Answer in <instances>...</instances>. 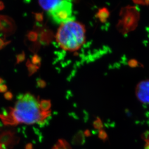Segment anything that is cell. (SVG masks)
I'll return each instance as SVG.
<instances>
[{
  "label": "cell",
  "instance_id": "1",
  "mask_svg": "<svg viewBox=\"0 0 149 149\" xmlns=\"http://www.w3.org/2000/svg\"><path fill=\"white\" fill-rule=\"evenodd\" d=\"M51 114V111L43 106L39 100L30 93L20 94L17 97L15 107L6 114L0 116L6 125H28L43 122Z\"/></svg>",
  "mask_w": 149,
  "mask_h": 149
},
{
  "label": "cell",
  "instance_id": "2",
  "mask_svg": "<svg viewBox=\"0 0 149 149\" xmlns=\"http://www.w3.org/2000/svg\"><path fill=\"white\" fill-rule=\"evenodd\" d=\"M86 30L82 23L74 20L60 24L56 40L60 48L73 52L80 49L85 42Z\"/></svg>",
  "mask_w": 149,
  "mask_h": 149
},
{
  "label": "cell",
  "instance_id": "3",
  "mask_svg": "<svg viewBox=\"0 0 149 149\" xmlns=\"http://www.w3.org/2000/svg\"><path fill=\"white\" fill-rule=\"evenodd\" d=\"M121 19L118 24V29L121 33L127 34L133 31L138 26L139 19V9L136 6H127L121 12Z\"/></svg>",
  "mask_w": 149,
  "mask_h": 149
},
{
  "label": "cell",
  "instance_id": "4",
  "mask_svg": "<svg viewBox=\"0 0 149 149\" xmlns=\"http://www.w3.org/2000/svg\"><path fill=\"white\" fill-rule=\"evenodd\" d=\"M48 12L51 19L57 24H62L74 20L73 16V3L70 1H58Z\"/></svg>",
  "mask_w": 149,
  "mask_h": 149
},
{
  "label": "cell",
  "instance_id": "5",
  "mask_svg": "<svg viewBox=\"0 0 149 149\" xmlns=\"http://www.w3.org/2000/svg\"><path fill=\"white\" fill-rule=\"evenodd\" d=\"M17 29L15 22L11 17L0 15V34L8 37L15 33Z\"/></svg>",
  "mask_w": 149,
  "mask_h": 149
},
{
  "label": "cell",
  "instance_id": "6",
  "mask_svg": "<svg viewBox=\"0 0 149 149\" xmlns=\"http://www.w3.org/2000/svg\"><path fill=\"white\" fill-rule=\"evenodd\" d=\"M136 97L141 102L149 104V80L139 82L136 89Z\"/></svg>",
  "mask_w": 149,
  "mask_h": 149
},
{
  "label": "cell",
  "instance_id": "7",
  "mask_svg": "<svg viewBox=\"0 0 149 149\" xmlns=\"http://www.w3.org/2000/svg\"><path fill=\"white\" fill-rule=\"evenodd\" d=\"M17 139L13 131H4L0 134V144L12 147L17 142Z\"/></svg>",
  "mask_w": 149,
  "mask_h": 149
},
{
  "label": "cell",
  "instance_id": "8",
  "mask_svg": "<svg viewBox=\"0 0 149 149\" xmlns=\"http://www.w3.org/2000/svg\"><path fill=\"white\" fill-rule=\"evenodd\" d=\"M110 16V13L106 8H103L99 10L97 14V17L100 21L104 22Z\"/></svg>",
  "mask_w": 149,
  "mask_h": 149
},
{
  "label": "cell",
  "instance_id": "9",
  "mask_svg": "<svg viewBox=\"0 0 149 149\" xmlns=\"http://www.w3.org/2000/svg\"><path fill=\"white\" fill-rule=\"evenodd\" d=\"M51 149H72L66 141L60 139Z\"/></svg>",
  "mask_w": 149,
  "mask_h": 149
},
{
  "label": "cell",
  "instance_id": "10",
  "mask_svg": "<svg viewBox=\"0 0 149 149\" xmlns=\"http://www.w3.org/2000/svg\"><path fill=\"white\" fill-rule=\"evenodd\" d=\"M128 65L130 67L136 68L138 67H143V65H141V64L139 63L138 61L136 59H130L128 61Z\"/></svg>",
  "mask_w": 149,
  "mask_h": 149
},
{
  "label": "cell",
  "instance_id": "11",
  "mask_svg": "<svg viewBox=\"0 0 149 149\" xmlns=\"http://www.w3.org/2000/svg\"><path fill=\"white\" fill-rule=\"evenodd\" d=\"M27 66L28 68L29 72L30 75L32 74L34 72L36 71L37 70V67L35 65H33L32 64L30 63V62H29L27 63Z\"/></svg>",
  "mask_w": 149,
  "mask_h": 149
},
{
  "label": "cell",
  "instance_id": "12",
  "mask_svg": "<svg viewBox=\"0 0 149 149\" xmlns=\"http://www.w3.org/2000/svg\"><path fill=\"white\" fill-rule=\"evenodd\" d=\"M25 59V54L22 52L17 56V63H20V62H22Z\"/></svg>",
  "mask_w": 149,
  "mask_h": 149
},
{
  "label": "cell",
  "instance_id": "13",
  "mask_svg": "<svg viewBox=\"0 0 149 149\" xmlns=\"http://www.w3.org/2000/svg\"><path fill=\"white\" fill-rule=\"evenodd\" d=\"M133 3L135 4H138V5L149 6V0H146V1H134Z\"/></svg>",
  "mask_w": 149,
  "mask_h": 149
},
{
  "label": "cell",
  "instance_id": "14",
  "mask_svg": "<svg viewBox=\"0 0 149 149\" xmlns=\"http://www.w3.org/2000/svg\"><path fill=\"white\" fill-rule=\"evenodd\" d=\"M4 97L7 100H11L13 99V94L10 91H7L4 93Z\"/></svg>",
  "mask_w": 149,
  "mask_h": 149
},
{
  "label": "cell",
  "instance_id": "15",
  "mask_svg": "<svg viewBox=\"0 0 149 149\" xmlns=\"http://www.w3.org/2000/svg\"><path fill=\"white\" fill-rule=\"evenodd\" d=\"M10 42V41H7V42H5V41L0 38V50L2 49L3 48H4V47L6 46L7 45H8Z\"/></svg>",
  "mask_w": 149,
  "mask_h": 149
},
{
  "label": "cell",
  "instance_id": "16",
  "mask_svg": "<svg viewBox=\"0 0 149 149\" xmlns=\"http://www.w3.org/2000/svg\"><path fill=\"white\" fill-rule=\"evenodd\" d=\"M28 39L30 41H35L37 39V34L33 31L29 33Z\"/></svg>",
  "mask_w": 149,
  "mask_h": 149
},
{
  "label": "cell",
  "instance_id": "17",
  "mask_svg": "<svg viewBox=\"0 0 149 149\" xmlns=\"http://www.w3.org/2000/svg\"><path fill=\"white\" fill-rule=\"evenodd\" d=\"M7 89L8 88L6 84L0 85V93H6L7 91Z\"/></svg>",
  "mask_w": 149,
  "mask_h": 149
},
{
  "label": "cell",
  "instance_id": "18",
  "mask_svg": "<svg viewBox=\"0 0 149 149\" xmlns=\"http://www.w3.org/2000/svg\"><path fill=\"white\" fill-rule=\"evenodd\" d=\"M32 62L34 64H37L39 63V58L37 56V55L34 56L32 58Z\"/></svg>",
  "mask_w": 149,
  "mask_h": 149
},
{
  "label": "cell",
  "instance_id": "19",
  "mask_svg": "<svg viewBox=\"0 0 149 149\" xmlns=\"http://www.w3.org/2000/svg\"><path fill=\"white\" fill-rule=\"evenodd\" d=\"M144 140L146 142V144L149 145V132H148L147 135H144Z\"/></svg>",
  "mask_w": 149,
  "mask_h": 149
},
{
  "label": "cell",
  "instance_id": "20",
  "mask_svg": "<svg viewBox=\"0 0 149 149\" xmlns=\"http://www.w3.org/2000/svg\"><path fill=\"white\" fill-rule=\"evenodd\" d=\"M4 4L3 1H0V10H2L4 9Z\"/></svg>",
  "mask_w": 149,
  "mask_h": 149
},
{
  "label": "cell",
  "instance_id": "21",
  "mask_svg": "<svg viewBox=\"0 0 149 149\" xmlns=\"http://www.w3.org/2000/svg\"><path fill=\"white\" fill-rule=\"evenodd\" d=\"M4 79L3 78H1V77H0V85L3 84V83H4Z\"/></svg>",
  "mask_w": 149,
  "mask_h": 149
}]
</instances>
